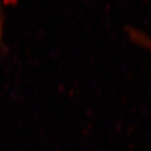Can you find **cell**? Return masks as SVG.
Segmentation results:
<instances>
[{
  "label": "cell",
  "mask_w": 151,
  "mask_h": 151,
  "mask_svg": "<svg viewBox=\"0 0 151 151\" xmlns=\"http://www.w3.org/2000/svg\"><path fill=\"white\" fill-rule=\"evenodd\" d=\"M126 34L127 36L128 40L132 44L143 49L146 52L149 53L151 55V35L144 30L135 27H128L126 29Z\"/></svg>",
  "instance_id": "1"
},
{
  "label": "cell",
  "mask_w": 151,
  "mask_h": 151,
  "mask_svg": "<svg viewBox=\"0 0 151 151\" xmlns=\"http://www.w3.org/2000/svg\"><path fill=\"white\" fill-rule=\"evenodd\" d=\"M6 2L4 0H0V34L6 29V15L5 11Z\"/></svg>",
  "instance_id": "2"
}]
</instances>
